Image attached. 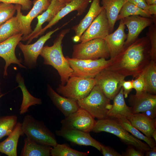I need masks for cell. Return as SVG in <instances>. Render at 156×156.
<instances>
[{
	"label": "cell",
	"instance_id": "6da1fadb",
	"mask_svg": "<svg viewBox=\"0 0 156 156\" xmlns=\"http://www.w3.org/2000/svg\"><path fill=\"white\" fill-rule=\"evenodd\" d=\"M146 39L136 40L127 47L113 59L106 69L113 71L125 77H138L151 60L150 44Z\"/></svg>",
	"mask_w": 156,
	"mask_h": 156
},
{
	"label": "cell",
	"instance_id": "7a4b0ae2",
	"mask_svg": "<svg viewBox=\"0 0 156 156\" xmlns=\"http://www.w3.org/2000/svg\"><path fill=\"white\" fill-rule=\"evenodd\" d=\"M70 29L62 30L53 41V45L44 46L40 55L44 59L43 64L51 65L56 70L60 76L61 84L65 85L72 76L73 70L63 55L62 44Z\"/></svg>",
	"mask_w": 156,
	"mask_h": 156
},
{
	"label": "cell",
	"instance_id": "3957f363",
	"mask_svg": "<svg viewBox=\"0 0 156 156\" xmlns=\"http://www.w3.org/2000/svg\"><path fill=\"white\" fill-rule=\"evenodd\" d=\"M92 131L96 133L105 132L112 134L128 146H133L144 153L150 148L146 143L127 131L114 119L98 120L96 121Z\"/></svg>",
	"mask_w": 156,
	"mask_h": 156
},
{
	"label": "cell",
	"instance_id": "277c9868",
	"mask_svg": "<svg viewBox=\"0 0 156 156\" xmlns=\"http://www.w3.org/2000/svg\"><path fill=\"white\" fill-rule=\"evenodd\" d=\"M21 128L27 138L39 143L52 147L57 143L54 134L43 122L36 119L31 115L25 116Z\"/></svg>",
	"mask_w": 156,
	"mask_h": 156
},
{
	"label": "cell",
	"instance_id": "5b68a950",
	"mask_svg": "<svg viewBox=\"0 0 156 156\" xmlns=\"http://www.w3.org/2000/svg\"><path fill=\"white\" fill-rule=\"evenodd\" d=\"M110 100L96 85L87 96L77 100V103L79 108L87 111L94 118L100 120L108 118V112L112 105Z\"/></svg>",
	"mask_w": 156,
	"mask_h": 156
},
{
	"label": "cell",
	"instance_id": "8992f818",
	"mask_svg": "<svg viewBox=\"0 0 156 156\" xmlns=\"http://www.w3.org/2000/svg\"><path fill=\"white\" fill-rule=\"evenodd\" d=\"M109 51L104 38H96L75 45L71 58L79 60L107 59Z\"/></svg>",
	"mask_w": 156,
	"mask_h": 156
},
{
	"label": "cell",
	"instance_id": "52a82bcc",
	"mask_svg": "<svg viewBox=\"0 0 156 156\" xmlns=\"http://www.w3.org/2000/svg\"><path fill=\"white\" fill-rule=\"evenodd\" d=\"M95 85L94 78L72 76L65 85L60 84L56 91L63 96L77 101L87 96Z\"/></svg>",
	"mask_w": 156,
	"mask_h": 156
},
{
	"label": "cell",
	"instance_id": "ba28073f",
	"mask_svg": "<svg viewBox=\"0 0 156 156\" xmlns=\"http://www.w3.org/2000/svg\"><path fill=\"white\" fill-rule=\"evenodd\" d=\"M66 57L73 70L72 76L86 78H94L107 68L112 61L111 59L106 60L104 58L92 60Z\"/></svg>",
	"mask_w": 156,
	"mask_h": 156
},
{
	"label": "cell",
	"instance_id": "9c48e42d",
	"mask_svg": "<svg viewBox=\"0 0 156 156\" xmlns=\"http://www.w3.org/2000/svg\"><path fill=\"white\" fill-rule=\"evenodd\" d=\"M125 77L116 72L105 69L94 77L98 86L106 97L113 100L122 88Z\"/></svg>",
	"mask_w": 156,
	"mask_h": 156
},
{
	"label": "cell",
	"instance_id": "30bf717a",
	"mask_svg": "<svg viewBox=\"0 0 156 156\" xmlns=\"http://www.w3.org/2000/svg\"><path fill=\"white\" fill-rule=\"evenodd\" d=\"M59 29V28H57L48 32L32 44H25L21 42H19L18 46L23 53L24 64L26 68L33 69L37 67V60L44 44L51 38L52 35Z\"/></svg>",
	"mask_w": 156,
	"mask_h": 156
},
{
	"label": "cell",
	"instance_id": "8fae6325",
	"mask_svg": "<svg viewBox=\"0 0 156 156\" xmlns=\"http://www.w3.org/2000/svg\"><path fill=\"white\" fill-rule=\"evenodd\" d=\"M96 121L88 112L79 108L62 120L60 129H73L89 133L92 131Z\"/></svg>",
	"mask_w": 156,
	"mask_h": 156
},
{
	"label": "cell",
	"instance_id": "7c38bea8",
	"mask_svg": "<svg viewBox=\"0 0 156 156\" xmlns=\"http://www.w3.org/2000/svg\"><path fill=\"white\" fill-rule=\"evenodd\" d=\"M32 3L33 6L31 10L26 15L21 12V6L20 5L15 4L17 14L16 16L20 23L23 35L22 38H24L32 31L31 24L33 20L39 15L46 10L50 3L48 0H34Z\"/></svg>",
	"mask_w": 156,
	"mask_h": 156
},
{
	"label": "cell",
	"instance_id": "4fadbf2b",
	"mask_svg": "<svg viewBox=\"0 0 156 156\" xmlns=\"http://www.w3.org/2000/svg\"><path fill=\"white\" fill-rule=\"evenodd\" d=\"M23 34H16L5 40L0 43V57L2 58L5 62L3 71V76L8 75L7 69L11 64H16L21 68L26 67L22 64V61L16 56L15 49L19 42L22 40Z\"/></svg>",
	"mask_w": 156,
	"mask_h": 156
},
{
	"label": "cell",
	"instance_id": "5bb4252c",
	"mask_svg": "<svg viewBox=\"0 0 156 156\" xmlns=\"http://www.w3.org/2000/svg\"><path fill=\"white\" fill-rule=\"evenodd\" d=\"M109 33L108 21L103 8L82 35L79 42H83L96 38H104Z\"/></svg>",
	"mask_w": 156,
	"mask_h": 156
},
{
	"label": "cell",
	"instance_id": "9a60e30c",
	"mask_svg": "<svg viewBox=\"0 0 156 156\" xmlns=\"http://www.w3.org/2000/svg\"><path fill=\"white\" fill-rule=\"evenodd\" d=\"M55 133L73 144L91 146L101 151V143L92 138L89 133L73 129H60L56 130Z\"/></svg>",
	"mask_w": 156,
	"mask_h": 156
},
{
	"label": "cell",
	"instance_id": "2e32d148",
	"mask_svg": "<svg viewBox=\"0 0 156 156\" xmlns=\"http://www.w3.org/2000/svg\"><path fill=\"white\" fill-rule=\"evenodd\" d=\"M122 19L128 29L124 47L127 46L134 42L143 30L151 25L153 20L139 15L130 16Z\"/></svg>",
	"mask_w": 156,
	"mask_h": 156
},
{
	"label": "cell",
	"instance_id": "e0dca14e",
	"mask_svg": "<svg viewBox=\"0 0 156 156\" xmlns=\"http://www.w3.org/2000/svg\"><path fill=\"white\" fill-rule=\"evenodd\" d=\"M66 4L58 0H52L47 9L37 17L38 23L34 30L28 36L22 38V41H27V44H29L36 38L37 35L42 29V25L44 23L51 21Z\"/></svg>",
	"mask_w": 156,
	"mask_h": 156
},
{
	"label": "cell",
	"instance_id": "ac0fdd59",
	"mask_svg": "<svg viewBox=\"0 0 156 156\" xmlns=\"http://www.w3.org/2000/svg\"><path fill=\"white\" fill-rule=\"evenodd\" d=\"M92 0H71L63 8L52 20L37 35L36 38L42 35L48 28L57 23L60 20L71 12L77 11V16L82 15L85 12L89 3Z\"/></svg>",
	"mask_w": 156,
	"mask_h": 156
},
{
	"label": "cell",
	"instance_id": "d6986e66",
	"mask_svg": "<svg viewBox=\"0 0 156 156\" xmlns=\"http://www.w3.org/2000/svg\"><path fill=\"white\" fill-rule=\"evenodd\" d=\"M119 26L113 33L109 34L104 39L108 48L110 59L112 60L123 49L127 35L125 32V25L122 19Z\"/></svg>",
	"mask_w": 156,
	"mask_h": 156
},
{
	"label": "cell",
	"instance_id": "ffe728a7",
	"mask_svg": "<svg viewBox=\"0 0 156 156\" xmlns=\"http://www.w3.org/2000/svg\"><path fill=\"white\" fill-rule=\"evenodd\" d=\"M47 94L54 105L65 117L76 111L79 108L77 100L61 96L55 92L49 84L47 86Z\"/></svg>",
	"mask_w": 156,
	"mask_h": 156
},
{
	"label": "cell",
	"instance_id": "44dd1931",
	"mask_svg": "<svg viewBox=\"0 0 156 156\" xmlns=\"http://www.w3.org/2000/svg\"><path fill=\"white\" fill-rule=\"evenodd\" d=\"M92 1L86 16L78 24L72 28L75 33V35L72 38L75 42H79L82 35L103 9L100 5V0H92Z\"/></svg>",
	"mask_w": 156,
	"mask_h": 156
},
{
	"label": "cell",
	"instance_id": "7402d4cb",
	"mask_svg": "<svg viewBox=\"0 0 156 156\" xmlns=\"http://www.w3.org/2000/svg\"><path fill=\"white\" fill-rule=\"evenodd\" d=\"M129 104L133 114L141 113L146 110L156 108V95L147 92L136 95H130Z\"/></svg>",
	"mask_w": 156,
	"mask_h": 156
},
{
	"label": "cell",
	"instance_id": "603a6c76",
	"mask_svg": "<svg viewBox=\"0 0 156 156\" xmlns=\"http://www.w3.org/2000/svg\"><path fill=\"white\" fill-rule=\"evenodd\" d=\"M24 134L21 123L17 122L8 137L0 142V152L8 156H17L18 140L20 136Z\"/></svg>",
	"mask_w": 156,
	"mask_h": 156
},
{
	"label": "cell",
	"instance_id": "cb8c5ba5",
	"mask_svg": "<svg viewBox=\"0 0 156 156\" xmlns=\"http://www.w3.org/2000/svg\"><path fill=\"white\" fill-rule=\"evenodd\" d=\"M127 118L133 126L146 136L152 138L153 133L156 131L155 118H151L142 113L133 114Z\"/></svg>",
	"mask_w": 156,
	"mask_h": 156
},
{
	"label": "cell",
	"instance_id": "d4e9b609",
	"mask_svg": "<svg viewBox=\"0 0 156 156\" xmlns=\"http://www.w3.org/2000/svg\"><path fill=\"white\" fill-rule=\"evenodd\" d=\"M113 100V104L107 112L108 118L113 119L119 116L127 118L133 114L131 107L127 106L125 103L122 87Z\"/></svg>",
	"mask_w": 156,
	"mask_h": 156
},
{
	"label": "cell",
	"instance_id": "484cf974",
	"mask_svg": "<svg viewBox=\"0 0 156 156\" xmlns=\"http://www.w3.org/2000/svg\"><path fill=\"white\" fill-rule=\"evenodd\" d=\"M16 81L23 94V100L19 109L20 114H23L28 112L29 108L31 106L42 104L41 99L34 96L28 91L25 84L24 78L20 73L16 74Z\"/></svg>",
	"mask_w": 156,
	"mask_h": 156
},
{
	"label": "cell",
	"instance_id": "4316f807",
	"mask_svg": "<svg viewBox=\"0 0 156 156\" xmlns=\"http://www.w3.org/2000/svg\"><path fill=\"white\" fill-rule=\"evenodd\" d=\"M127 1V0H101L108 20L109 33L113 31L120 12Z\"/></svg>",
	"mask_w": 156,
	"mask_h": 156
},
{
	"label": "cell",
	"instance_id": "83f0119b",
	"mask_svg": "<svg viewBox=\"0 0 156 156\" xmlns=\"http://www.w3.org/2000/svg\"><path fill=\"white\" fill-rule=\"evenodd\" d=\"M52 146L39 143L27 137L24 140L21 156H49Z\"/></svg>",
	"mask_w": 156,
	"mask_h": 156
},
{
	"label": "cell",
	"instance_id": "f1b7e54d",
	"mask_svg": "<svg viewBox=\"0 0 156 156\" xmlns=\"http://www.w3.org/2000/svg\"><path fill=\"white\" fill-rule=\"evenodd\" d=\"M113 119L116 120L125 130L134 136L145 141L150 148L156 146V142H155L153 139L141 133L138 130L132 125L126 117L119 116Z\"/></svg>",
	"mask_w": 156,
	"mask_h": 156
},
{
	"label": "cell",
	"instance_id": "f546056e",
	"mask_svg": "<svg viewBox=\"0 0 156 156\" xmlns=\"http://www.w3.org/2000/svg\"><path fill=\"white\" fill-rule=\"evenodd\" d=\"M19 33H22L20 23L16 16H13L0 26V43Z\"/></svg>",
	"mask_w": 156,
	"mask_h": 156
},
{
	"label": "cell",
	"instance_id": "4dcf8cb0",
	"mask_svg": "<svg viewBox=\"0 0 156 156\" xmlns=\"http://www.w3.org/2000/svg\"><path fill=\"white\" fill-rule=\"evenodd\" d=\"M142 73L145 84L146 92L152 94H156V62L151 60Z\"/></svg>",
	"mask_w": 156,
	"mask_h": 156
},
{
	"label": "cell",
	"instance_id": "1f68e13d",
	"mask_svg": "<svg viewBox=\"0 0 156 156\" xmlns=\"http://www.w3.org/2000/svg\"><path fill=\"white\" fill-rule=\"evenodd\" d=\"M134 15H139L153 19V16L150 14L148 10H143L127 1L122 7L118 16L117 21Z\"/></svg>",
	"mask_w": 156,
	"mask_h": 156
},
{
	"label": "cell",
	"instance_id": "d6a6232c",
	"mask_svg": "<svg viewBox=\"0 0 156 156\" xmlns=\"http://www.w3.org/2000/svg\"><path fill=\"white\" fill-rule=\"evenodd\" d=\"M50 155L52 156H87L88 153L74 149L66 144L57 143L52 147Z\"/></svg>",
	"mask_w": 156,
	"mask_h": 156
},
{
	"label": "cell",
	"instance_id": "836d02e7",
	"mask_svg": "<svg viewBox=\"0 0 156 156\" xmlns=\"http://www.w3.org/2000/svg\"><path fill=\"white\" fill-rule=\"evenodd\" d=\"M17 120L18 117L16 115L0 116V140L12 132Z\"/></svg>",
	"mask_w": 156,
	"mask_h": 156
},
{
	"label": "cell",
	"instance_id": "e575fe53",
	"mask_svg": "<svg viewBox=\"0 0 156 156\" xmlns=\"http://www.w3.org/2000/svg\"><path fill=\"white\" fill-rule=\"evenodd\" d=\"M16 11V5L0 3V26L13 16Z\"/></svg>",
	"mask_w": 156,
	"mask_h": 156
},
{
	"label": "cell",
	"instance_id": "d590c367",
	"mask_svg": "<svg viewBox=\"0 0 156 156\" xmlns=\"http://www.w3.org/2000/svg\"><path fill=\"white\" fill-rule=\"evenodd\" d=\"M148 36L150 44L149 53L151 60L156 62V28L155 25H151Z\"/></svg>",
	"mask_w": 156,
	"mask_h": 156
},
{
	"label": "cell",
	"instance_id": "8d00e7d4",
	"mask_svg": "<svg viewBox=\"0 0 156 156\" xmlns=\"http://www.w3.org/2000/svg\"><path fill=\"white\" fill-rule=\"evenodd\" d=\"M132 81L133 88L135 89L136 91V95H140L147 92L145 84L142 73L135 79H133Z\"/></svg>",
	"mask_w": 156,
	"mask_h": 156
},
{
	"label": "cell",
	"instance_id": "74e56055",
	"mask_svg": "<svg viewBox=\"0 0 156 156\" xmlns=\"http://www.w3.org/2000/svg\"><path fill=\"white\" fill-rule=\"evenodd\" d=\"M0 2L20 5L21 9L23 11H27L31 9L32 4L31 0H0Z\"/></svg>",
	"mask_w": 156,
	"mask_h": 156
},
{
	"label": "cell",
	"instance_id": "f35d334b",
	"mask_svg": "<svg viewBox=\"0 0 156 156\" xmlns=\"http://www.w3.org/2000/svg\"><path fill=\"white\" fill-rule=\"evenodd\" d=\"M101 151L103 156H121V155L108 146L101 144Z\"/></svg>",
	"mask_w": 156,
	"mask_h": 156
},
{
	"label": "cell",
	"instance_id": "ab89813d",
	"mask_svg": "<svg viewBox=\"0 0 156 156\" xmlns=\"http://www.w3.org/2000/svg\"><path fill=\"white\" fill-rule=\"evenodd\" d=\"M144 153L133 146H128L126 151L124 153L123 155L125 156H143Z\"/></svg>",
	"mask_w": 156,
	"mask_h": 156
},
{
	"label": "cell",
	"instance_id": "60d3db41",
	"mask_svg": "<svg viewBox=\"0 0 156 156\" xmlns=\"http://www.w3.org/2000/svg\"><path fill=\"white\" fill-rule=\"evenodd\" d=\"M122 87L123 90L124 97L127 98L130 92L133 89L132 80L128 81L124 80L122 83Z\"/></svg>",
	"mask_w": 156,
	"mask_h": 156
},
{
	"label": "cell",
	"instance_id": "b9f144b4",
	"mask_svg": "<svg viewBox=\"0 0 156 156\" xmlns=\"http://www.w3.org/2000/svg\"><path fill=\"white\" fill-rule=\"evenodd\" d=\"M137 6L145 10H148V5L145 0H127Z\"/></svg>",
	"mask_w": 156,
	"mask_h": 156
},
{
	"label": "cell",
	"instance_id": "7bdbcfd3",
	"mask_svg": "<svg viewBox=\"0 0 156 156\" xmlns=\"http://www.w3.org/2000/svg\"><path fill=\"white\" fill-rule=\"evenodd\" d=\"M141 113L150 118L154 119L156 115V108L149 109Z\"/></svg>",
	"mask_w": 156,
	"mask_h": 156
},
{
	"label": "cell",
	"instance_id": "ee69618b",
	"mask_svg": "<svg viewBox=\"0 0 156 156\" xmlns=\"http://www.w3.org/2000/svg\"><path fill=\"white\" fill-rule=\"evenodd\" d=\"M144 155L146 156H156V146L152 148H150L149 150L146 151L144 152Z\"/></svg>",
	"mask_w": 156,
	"mask_h": 156
},
{
	"label": "cell",
	"instance_id": "f6af8a7d",
	"mask_svg": "<svg viewBox=\"0 0 156 156\" xmlns=\"http://www.w3.org/2000/svg\"><path fill=\"white\" fill-rule=\"evenodd\" d=\"M150 14L156 15V4H153L148 5L147 10Z\"/></svg>",
	"mask_w": 156,
	"mask_h": 156
},
{
	"label": "cell",
	"instance_id": "bcb514c9",
	"mask_svg": "<svg viewBox=\"0 0 156 156\" xmlns=\"http://www.w3.org/2000/svg\"><path fill=\"white\" fill-rule=\"evenodd\" d=\"M145 1L148 5L156 4V0H145Z\"/></svg>",
	"mask_w": 156,
	"mask_h": 156
},
{
	"label": "cell",
	"instance_id": "7dc6e473",
	"mask_svg": "<svg viewBox=\"0 0 156 156\" xmlns=\"http://www.w3.org/2000/svg\"><path fill=\"white\" fill-rule=\"evenodd\" d=\"M152 138H153L154 140L155 141H156V131H155L154 133H153L152 135Z\"/></svg>",
	"mask_w": 156,
	"mask_h": 156
},
{
	"label": "cell",
	"instance_id": "c3c4849f",
	"mask_svg": "<svg viewBox=\"0 0 156 156\" xmlns=\"http://www.w3.org/2000/svg\"><path fill=\"white\" fill-rule=\"evenodd\" d=\"M71 0H63V2L65 3H66L70 2Z\"/></svg>",
	"mask_w": 156,
	"mask_h": 156
},
{
	"label": "cell",
	"instance_id": "681fc988",
	"mask_svg": "<svg viewBox=\"0 0 156 156\" xmlns=\"http://www.w3.org/2000/svg\"><path fill=\"white\" fill-rule=\"evenodd\" d=\"M4 94L0 92V98Z\"/></svg>",
	"mask_w": 156,
	"mask_h": 156
},
{
	"label": "cell",
	"instance_id": "f907efd6",
	"mask_svg": "<svg viewBox=\"0 0 156 156\" xmlns=\"http://www.w3.org/2000/svg\"><path fill=\"white\" fill-rule=\"evenodd\" d=\"M52 0H48L49 1V2L50 3L51 1H52ZM58 0L60 1H61V2H63V0ZM64 3V2H63Z\"/></svg>",
	"mask_w": 156,
	"mask_h": 156
},
{
	"label": "cell",
	"instance_id": "816d5d0a",
	"mask_svg": "<svg viewBox=\"0 0 156 156\" xmlns=\"http://www.w3.org/2000/svg\"><path fill=\"white\" fill-rule=\"evenodd\" d=\"M1 91V88H0V92Z\"/></svg>",
	"mask_w": 156,
	"mask_h": 156
},
{
	"label": "cell",
	"instance_id": "f5cc1de1",
	"mask_svg": "<svg viewBox=\"0 0 156 156\" xmlns=\"http://www.w3.org/2000/svg\"><path fill=\"white\" fill-rule=\"evenodd\" d=\"M1 3V2H0V3Z\"/></svg>",
	"mask_w": 156,
	"mask_h": 156
}]
</instances>
